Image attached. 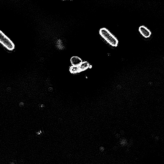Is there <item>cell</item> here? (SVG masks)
<instances>
[{"mask_svg": "<svg viewBox=\"0 0 164 164\" xmlns=\"http://www.w3.org/2000/svg\"><path fill=\"white\" fill-rule=\"evenodd\" d=\"M99 34L106 43L113 47H116L119 45L117 38L108 29L102 28L99 32Z\"/></svg>", "mask_w": 164, "mask_h": 164, "instance_id": "obj_1", "label": "cell"}, {"mask_svg": "<svg viewBox=\"0 0 164 164\" xmlns=\"http://www.w3.org/2000/svg\"><path fill=\"white\" fill-rule=\"evenodd\" d=\"M0 43L9 51H12L15 49L14 43L1 30H0Z\"/></svg>", "mask_w": 164, "mask_h": 164, "instance_id": "obj_2", "label": "cell"}, {"mask_svg": "<svg viewBox=\"0 0 164 164\" xmlns=\"http://www.w3.org/2000/svg\"><path fill=\"white\" fill-rule=\"evenodd\" d=\"M139 31L140 35L145 38H149L152 33L151 31L144 25H141L139 28Z\"/></svg>", "mask_w": 164, "mask_h": 164, "instance_id": "obj_3", "label": "cell"}, {"mask_svg": "<svg viewBox=\"0 0 164 164\" xmlns=\"http://www.w3.org/2000/svg\"><path fill=\"white\" fill-rule=\"evenodd\" d=\"M70 61L72 65L76 66H79L82 62V59L77 56H72Z\"/></svg>", "mask_w": 164, "mask_h": 164, "instance_id": "obj_4", "label": "cell"}, {"mask_svg": "<svg viewBox=\"0 0 164 164\" xmlns=\"http://www.w3.org/2000/svg\"><path fill=\"white\" fill-rule=\"evenodd\" d=\"M90 65L89 62L87 61L82 62L79 66L81 72L85 71L90 67Z\"/></svg>", "mask_w": 164, "mask_h": 164, "instance_id": "obj_5", "label": "cell"}, {"mask_svg": "<svg viewBox=\"0 0 164 164\" xmlns=\"http://www.w3.org/2000/svg\"><path fill=\"white\" fill-rule=\"evenodd\" d=\"M70 72L73 74H76L81 72V71L79 66L72 65L70 68Z\"/></svg>", "mask_w": 164, "mask_h": 164, "instance_id": "obj_6", "label": "cell"}]
</instances>
